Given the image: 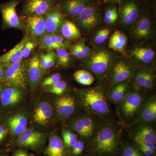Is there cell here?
<instances>
[{"instance_id":"f907efd6","label":"cell","mask_w":156,"mask_h":156,"mask_svg":"<svg viewBox=\"0 0 156 156\" xmlns=\"http://www.w3.org/2000/svg\"><path fill=\"white\" fill-rule=\"evenodd\" d=\"M4 76V71L3 68L2 66L0 65V81L2 80L3 77Z\"/></svg>"},{"instance_id":"52a82bcc","label":"cell","mask_w":156,"mask_h":156,"mask_svg":"<svg viewBox=\"0 0 156 156\" xmlns=\"http://www.w3.org/2000/svg\"><path fill=\"white\" fill-rule=\"evenodd\" d=\"M135 69L132 64L127 61L122 60L115 62L108 76L110 87L131 80Z\"/></svg>"},{"instance_id":"44dd1931","label":"cell","mask_w":156,"mask_h":156,"mask_svg":"<svg viewBox=\"0 0 156 156\" xmlns=\"http://www.w3.org/2000/svg\"><path fill=\"white\" fill-rule=\"evenodd\" d=\"M26 23L29 34L33 37L41 36L46 32L45 18L43 16H29Z\"/></svg>"},{"instance_id":"816d5d0a","label":"cell","mask_w":156,"mask_h":156,"mask_svg":"<svg viewBox=\"0 0 156 156\" xmlns=\"http://www.w3.org/2000/svg\"><path fill=\"white\" fill-rule=\"evenodd\" d=\"M106 1L111 3H121L123 2V0H106Z\"/></svg>"},{"instance_id":"484cf974","label":"cell","mask_w":156,"mask_h":156,"mask_svg":"<svg viewBox=\"0 0 156 156\" xmlns=\"http://www.w3.org/2000/svg\"><path fill=\"white\" fill-rule=\"evenodd\" d=\"M26 118L21 114H17L9 118L7 124L11 134L19 135L27 128Z\"/></svg>"},{"instance_id":"e0dca14e","label":"cell","mask_w":156,"mask_h":156,"mask_svg":"<svg viewBox=\"0 0 156 156\" xmlns=\"http://www.w3.org/2000/svg\"><path fill=\"white\" fill-rule=\"evenodd\" d=\"M76 107L75 98L70 95H62L56 101V111L63 119H67L72 116L75 112Z\"/></svg>"},{"instance_id":"d6a6232c","label":"cell","mask_w":156,"mask_h":156,"mask_svg":"<svg viewBox=\"0 0 156 156\" xmlns=\"http://www.w3.org/2000/svg\"><path fill=\"white\" fill-rule=\"evenodd\" d=\"M73 132L72 130L69 129H66L62 131V141L66 147L72 148L78 140L76 134Z\"/></svg>"},{"instance_id":"603a6c76","label":"cell","mask_w":156,"mask_h":156,"mask_svg":"<svg viewBox=\"0 0 156 156\" xmlns=\"http://www.w3.org/2000/svg\"><path fill=\"white\" fill-rule=\"evenodd\" d=\"M53 115V110L51 105L47 102H41L34 110V121L42 126H46L50 122Z\"/></svg>"},{"instance_id":"8fae6325","label":"cell","mask_w":156,"mask_h":156,"mask_svg":"<svg viewBox=\"0 0 156 156\" xmlns=\"http://www.w3.org/2000/svg\"><path fill=\"white\" fill-rule=\"evenodd\" d=\"M7 66L5 73L7 83L13 87H25V69L22 62L10 64Z\"/></svg>"},{"instance_id":"9a60e30c","label":"cell","mask_w":156,"mask_h":156,"mask_svg":"<svg viewBox=\"0 0 156 156\" xmlns=\"http://www.w3.org/2000/svg\"><path fill=\"white\" fill-rule=\"evenodd\" d=\"M53 0H27L23 9L28 16H43L52 9Z\"/></svg>"},{"instance_id":"d6986e66","label":"cell","mask_w":156,"mask_h":156,"mask_svg":"<svg viewBox=\"0 0 156 156\" xmlns=\"http://www.w3.org/2000/svg\"><path fill=\"white\" fill-rule=\"evenodd\" d=\"M131 91V87L128 81L119 83L110 87L106 94L107 98L111 103L118 105Z\"/></svg>"},{"instance_id":"6da1fadb","label":"cell","mask_w":156,"mask_h":156,"mask_svg":"<svg viewBox=\"0 0 156 156\" xmlns=\"http://www.w3.org/2000/svg\"><path fill=\"white\" fill-rule=\"evenodd\" d=\"M120 131L116 126L105 120L91 140L90 151L98 156H110L118 151L120 143Z\"/></svg>"},{"instance_id":"f546056e","label":"cell","mask_w":156,"mask_h":156,"mask_svg":"<svg viewBox=\"0 0 156 156\" xmlns=\"http://www.w3.org/2000/svg\"><path fill=\"white\" fill-rule=\"evenodd\" d=\"M131 56L136 61L143 64H148L154 59L155 53L148 48H136L131 52Z\"/></svg>"},{"instance_id":"1f68e13d","label":"cell","mask_w":156,"mask_h":156,"mask_svg":"<svg viewBox=\"0 0 156 156\" xmlns=\"http://www.w3.org/2000/svg\"><path fill=\"white\" fill-rule=\"evenodd\" d=\"M74 77L77 83L83 86H90L95 80V76L92 73L85 69L76 71Z\"/></svg>"},{"instance_id":"30bf717a","label":"cell","mask_w":156,"mask_h":156,"mask_svg":"<svg viewBox=\"0 0 156 156\" xmlns=\"http://www.w3.org/2000/svg\"><path fill=\"white\" fill-rule=\"evenodd\" d=\"M45 140V135L44 133L27 128L20 134L17 143L22 147L36 150L44 145Z\"/></svg>"},{"instance_id":"ba28073f","label":"cell","mask_w":156,"mask_h":156,"mask_svg":"<svg viewBox=\"0 0 156 156\" xmlns=\"http://www.w3.org/2000/svg\"><path fill=\"white\" fill-rule=\"evenodd\" d=\"M76 18L79 26L88 32L95 29L101 20L100 14L97 9L90 4Z\"/></svg>"},{"instance_id":"ab89813d","label":"cell","mask_w":156,"mask_h":156,"mask_svg":"<svg viewBox=\"0 0 156 156\" xmlns=\"http://www.w3.org/2000/svg\"><path fill=\"white\" fill-rule=\"evenodd\" d=\"M36 46L35 42L27 41L22 50V58H27Z\"/></svg>"},{"instance_id":"f6af8a7d","label":"cell","mask_w":156,"mask_h":156,"mask_svg":"<svg viewBox=\"0 0 156 156\" xmlns=\"http://www.w3.org/2000/svg\"><path fill=\"white\" fill-rule=\"evenodd\" d=\"M71 53L73 56H75L79 59H84L86 57V56L81 52L80 50H79L76 44L73 45L72 47H71Z\"/></svg>"},{"instance_id":"e575fe53","label":"cell","mask_w":156,"mask_h":156,"mask_svg":"<svg viewBox=\"0 0 156 156\" xmlns=\"http://www.w3.org/2000/svg\"><path fill=\"white\" fill-rule=\"evenodd\" d=\"M56 53L58 59V65L62 66H67L70 62L69 53L65 48L58 49L56 50Z\"/></svg>"},{"instance_id":"ee69618b","label":"cell","mask_w":156,"mask_h":156,"mask_svg":"<svg viewBox=\"0 0 156 156\" xmlns=\"http://www.w3.org/2000/svg\"><path fill=\"white\" fill-rule=\"evenodd\" d=\"M79 50H80L84 55L87 56L91 52L90 48L85 44L84 41H80L76 44Z\"/></svg>"},{"instance_id":"5bb4252c","label":"cell","mask_w":156,"mask_h":156,"mask_svg":"<svg viewBox=\"0 0 156 156\" xmlns=\"http://www.w3.org/2000/svg\"><path fill=\"white\" fill-rule=\"evenodd\" d=\"M153 28L151 20L147 17H140L132 26L131 35L137 40H145L149 38L152 34Z\"/></svg>"},{"instance_id":"7c38bea8","label":"cell","mask_w":156,"mask_h":156,"mask_svg":"<svg viewBox=\"0 0 156 156\" xmlns=\"http://www.w3.org/2000/svg\"><path fill=\"white\" fill-rule=\"evenodd\" d=\"M18 4V2L17 0H11L1 6L0 10L3 20L6 25L11 28L22 30L23 26L18 18L16 11V8Z\"/></svg>"},{"instance_id":"4fadbf2b","label":"cell","mask_w":156,"mask_h":156,"mask_svg":"<svg viewBox=\"0 0 156 156\" xmlns=\"http://www.w3.org/2000/svg\"><path fill=\"white\" fill-rule=\"evenodd\" d=\"M139 14V5L134 0H126L121 5L119 14L123 25H133L138 19Z\"/></svg>"},{"instance_id":"c3c4849f","label":"cell","mask_w":156,"mask_h":156,"mask_svg":"<svg viewBox=\"0 0 156 156\" xmlns=\"http://www.w3.org/2000/svg\"><path fill=\"white\" fill-rule=\"evenodd\" d=\"M8 133V131L3 128L2 126H0V141H2L4 139Z\"/></svg>"},{"instance_id":"f35d334b","label":"cell","mask_w":156,"mask_h":156,"mask_svg":"<svg viewBox=\"0 0 156 156\" xmlns=\"http://www.w3.org/2000/svg\"><path fill=\"white\" fill-rule=\"evenodd\" d=\"M61 76L58 73H55L46 78L42 83L43 87H50L61 80Z\"/></svg>"},{"instance_id":"cb8c5ba5","label":"cell","mask_w":156,"mask_h":156,"mask_svg":"<svg viewBox=\"0 0 156 156\" xmlns=\"http://www.w3.org/2000/svg\"><path fill=\"white\" fill-rule=\"evenodd\" d=\"M89 4V0H67L62 5V10L67 15L76 17Z\"/></svg>"},{"instance_id":"836d02e7","label":"cell","mask_w":156,"mask_h":156,"mask_svg":"<svg viewBox=\"0 0 156 156\" xmlns=\"http://www.w3.org/2000/svg\"><path fill=\"white\" fill-rule=\"evenodd\" d=\"M118 11L115 6H112L106 9L105 13L104 21L108 25L113 24L118 20Z\"/></svg>"},{"instance_id":"5b68a950","label":"cell","mask_w":156,"mask_h":156,"mask_svg":"<svg viewBox=\"0 0 156 156\" xmlns=\"http://www.w3.org/2000/svg\"><path fill=\"white\" fill-rule=\"evenodd\" d=\"M146 100L145 95L142 92L131 90L117 105V112L121 121L126 123L132 122Z\"/></svg>"},{"instance_id":"7dc6e473","label":"cell","mask_w":156,"mask_h":156,"mask_svg":"<svg viewBox=\"0 0 156 156\" xmlns=\"http://www.w3.org/2000/svg\"><path fill=\"white\" fill-rule=\"evenodd\" d=\"M139 150L141 151V152L144 154L145 155L147 156H152L154 154V153L151 151L149 150L146 148L142 146L139 145V144H136Z\"/></svg>"},{"instance_id":"8992f818","label":"cell","mask_w":156,"mask_h":156,"mask_svg":"<svg viewBox=\"0 0 156 156\" xmlns=\"http://www.w3.org/2000/svg\"><path fill=\"white\" fill-rule=\"evenodd\" d=\"M131 80L134 90L142 92L151 91L155 83L154 70L149 66H143L135 69Z\"/></svg>"},{"instance_id":"4316f807","label":"cell","mask_w":156,"mask_h":156,"mask_svg":"<svg viewBox=\"0 0 156 156\" xmlns=\"http://www.w3.org/2000/svg\"><path fill=\"white\" fill-rule=\"evenodd\" d=\"M45 153L48 156H69L63 141L57 135H54L50 138Z\"/></svg>"},{"instance_id":"d4e9b609","label":"cell","mask_w":156,"mask_h":156,"mask_svg":"<svg viewBox=\"0 0 156 156\" xmlns=\"http://www.w3.org/2000/svg\"><path fill=\"white\" fill-rule=\"evenodd\" d=\"M69 43L63 37L55 34L44 36L41 41V46L44 49L48 50H57L67 48Z\"/></svg>"},{"instance_id":"74e56055","label":"cell","mask_w":156,"mask_h":156,"mask_svg":"<svg viewBox=\"0 0 156 156\" xmlns=\"http://www.w3.org/2000/svg\"><path fill=\"white\" fill-rule=\"evenodd\" d=\"M122 156H142L140 152L136 147L127 144L123 149Z\"/></svg>"},{"instance_id":"d590c367","label":"cell","mask_w":156,"mask_h":156,"mask_svg":"<svg viewBox=\"0 0 156 156\" xmlns=\"http://www.w3.org/2000/svg\"><path fill=\"white\" fill-rule=\"evenodd\" d=\"M67 87V84L64 81L60 80L52 86L48 87L46 92L56 95H61L64 93Z\"/></svg>"},{"instance_id":"4dcf8cb0","label":"cell","mask_w":156,"mask_h":156,"mask_svg":"<svg viewBox=\"0 0 156 156\" xmlns=\"http://www.w3.org/2000/svg\"><path fill=\"white\" fill-rule=\"evenodd\" d=\"M62 37L67 40H75L80 37L79 28L74 23L68 20H64L60 29Z\"/></svg>"},{"instance_id":"f5cc1de1","label":"cell","mask_w":156,"mask_h":156,"mask_svg":"<svg viewBox=\"0 0 156 156\" xmlns=\"http://www.w3.org/2000/svg\"><path fill=\"white\" fill-rule=\"evenodd\" d=\"M1 87H0V93H1Z\"/></svg>"},{"instance_id":"ffe728a7","label":"cell","mask_w":156,"mask_h":156,"mask_svg":"<svg viewBox=\"0 0 156 156\" xmlns=\"http://www.w3.org/2000/svg\"><path fill=\"white\" fill-rule=\"evenodd\" d=\"M42 74L40 58L37 56H34L29 62L28 66L29 81L33 91L36 89L38 84L41 80Z\"/></svg>"},{"instance_id":"277c9868","label":"cell","mask_w":156,"mask_h":156,"mask_svg":"<svg viewBox=\"0 0 156 156\" xmlns=\"http://www.w3.org/2000/svg\"><path fill=\"white\" fill-rule=\"evenodd\" d=\"M105 120L86 112L84 114L72 121L69 127L82 139L90 141L95 136Z\"/></svg>"},{"instance_id":"f1b7e54d","label":"cell","mask_w":156,"mask_h":156,"mask_svg":"<svg viewBox=\"0 0 156 156\" xmlns=\"http://www.w3.org/2000/svg\"><path fill=\"white\" fill-rule=\"evenodd\" d=\"M128 37L120 30H116L111 37L108 44L109 49L125 54L128 43Z\"/></svg>"},{"instance_id":"7bdbcfd3","label":"cell","mask_w":156,"mask_h":156,"mask_svg":"<svg viewBox=\"0 0 156 156\" xmlns=\"http://www.w3.org/2000/svg\"><path fill=\"white\" fill-rule=\"evenodd\" d=\"M134 140L136 144H139V145L144 147L146 148L149 150L153 152L154 153L155 152L156 149L155 144L145 142V141H142V140L137 139H134Z\"/></svg>"},{"instance_id":"9c48e42d","label":"cell","mask_w":156,"mask_h":156,"mask_svg":"<svg viewBox=\"0 0 156 156\" xmlns=\"http://www.w3.org/2000/svg\"><path fill=\"white\" fill-rule=\"evenodd\" d=\"M156 119V98L154 95L145 101L139 112L129 124V127L142 123H152Z\"/></svg>"},{"instance_id":"bcb514c9","label":"cell","mask_w":156,"mask_h":156,"mask_svg":"<svg viewBox=\"0 0 156 156\" xmlns=\"http://www.w3.org/2000/svg\"><path fill=\"white\" fill-rule=\"evenodd\" d=\"M48 53L43 54L41 56L40 58V65L43 73L44 72V69L46 65L47 64L48 58Z\"/></svg>"},{"instance_id":"8d00e7d4","label":"cell","mask_w":156,"mask_h":156,"mask_svg":"<svg viewBox=\"0 0 156 156\" xmlns=\"http://www.w3.org/2000/svg\"><path fill=\"white\" fill-rule=\"evenodd\" d=\"M110 33V30L109 28L101 29L98 31L93 37V42L95 44H102L108 37Z\"/></svg>"},{"instance_id":"83f0119b","label":"cell","mask_w":156,"mask_h":156,"mask_svg":"<svg viewBox=\"0 0 156 156\" xmlns=\"http://www.w3.org/2000/svg\"><path fill=\"white\" fill-rule=\"evenodd\" d=\"M1 97V102L3 105L11 106L20 101L22 93L17 87H10L2 91Z\"/></svg>"},{"instance_id":"b9f144b4","label":"cell","mask_w":156,"mask_h":156,"mask_svg":"<svg viewBox=\"0 0 156 156\" xmlns=\"http://www.w3.org/2000/svg\"><path fill=\"white\" fill-rule=\"evenodd\" d=\"M84 148V143L83 141L77 140L72 148L73 154L76 156L80 154L83 151Z\"/></svg>"},{"instance_id":"3957f363","label":"cell","mask_w":156,"mask_h":156,"mask_svg":"<svg viewBox=\"0 0 156 156\" xmlns=\"http://www.w3.org/2000/svg\"><path fill=\"white\" fill-rule=\"evenodd\" d=\"M115 62L114 53L108 49L101 47L91 51L84 58L83 66L98 80L101 81L108 77Z\"/></svg>"},{"instance_id":"7402d4cb","label":"cell","mask_w":156,"mask_h":156,"mask_svg":"<svg viewBox=\"0 0 156 156\" xmlns=\"http://www.w3.org/2000/svg\"><path fill=\"white\" fill-rule=\"evenodd\" d=\"M27 41V39L24 38L13 49L0 56V62L8 66L10 64L21 62L22 50Z\"/></svg>"},{"instance_id":"ac0fdd59","label":"cell","mask_w":156,"mask_h":156,"mask_svg":"<svg viewBox=\"0 0 156 156\" xmlns=\"http://www.w3.org/2000/svg\"><path fill=\"white\" fill-rule=\"evenodd\" d=\"M46 31L50 34H54L60 30L64 21L63 14L56 9H51L45 14Z\"/></svg>"},{"instance_id":"681fc988","label":"cell","mask_w":156,"mask_h":156,"mask_svg":"<svg viewBox=\"0 0 156 156\" xmlns=\"http://www.w3.org/2000/svg\"><path fill=\"white\" fill-rule=\"evenodd\" d=\"M13 156H29L28 154L25 151L22 150H19L15 152Z\"/></svg>"},{"instance_id":"60d3db41","label":"cell","mask_w":156,"mask_h":156,"mask_svg":"<svg viewBox=\"0 0 156 156\" xmlns=\"http://www.w3.org/2000/svg\"><path fill=\"white\" fill-rule=\"evenodd\" d=\"M48 58L47 64L45 66L44 71L49 69L53 67L55 64L57 58L56 52L53 51H51L48 53Z\"/></svg>"},{"instance_id":"2e32d148","label":"cell","mask_w":156,"mask_h":156,"mask_svg":"<svg viewBox=\"0 0 156 156\" xmlns=\"http://www.w3.org/2000/svg\"><path fill=\"white\" fill-rule=\"evenodd\" d=\"M134 127L131 132L133 139L139 140L156 145V131L152 123L137 124Z\"/></svg>"},{"instance_id":"7a4b0ae2","label":"cell","mask_w":156,"mask_h":156,"mask_svg":"<svg viewBox=\"0 0 156 156\" xmlns=\"http://www.w3.org/2000/svg\"><path fill=\"white\" fill-rule=\"evenodd\" d=\"M78 94L86 112L108 120L112 116V111L102 87L78 89Z\"/></svg>"}]
</instances>
